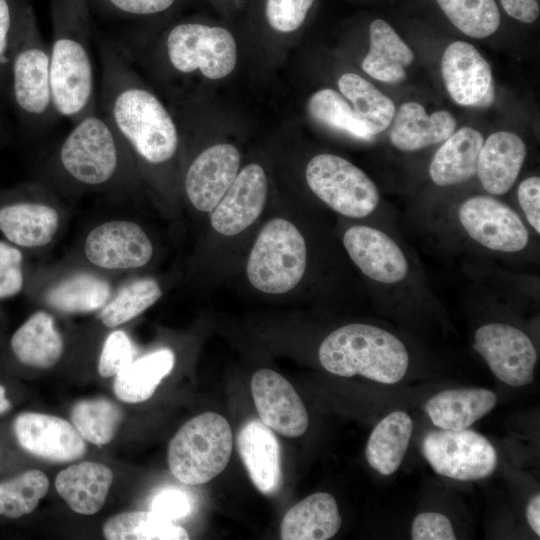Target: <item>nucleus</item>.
Wrapping results in <instances>:
<instances>
[{"instance_id": "obj_1", "label": "nucleus", "mask_w": 540, "mask_h": 540, "mask_svg": "<svg viewBox=\"0 0 540 540\" xmlns=\"http://www.w3.org/2000/svg\"><path fill=\"white\" fill-rule=\"evenodd\" d=\"M101 84L97 105L129 150L150 166L167 164L177 154L176 124L158 97L146 88L126 55L102 43Z\"/></svg>"}, {"instance_id": "obj_2", "label": "nucleus", "mask_w": 540, "mask_h": 540, "mask_svg": "<svg viewBox=\"0 0 540 540\" xmlns=\"http://www.w3.org/2000/svg\"><path fill=\"white\" fill-rule=\"evenodd\" d=\"M50 81L56 114L75 123L97 107L89 47V11L52 1Z\"/></svg>"}, {"instance_id": "obj_3", "label": "nucleus", "mask_w": 540, "mask_h": 540, "mask_svg": "<svg viewBox=\"0 0 540 540\" xmlns=\"http://www.w3.org/2000/svg\"><path fill=\"white\" fill-rule=\"evenodd\" d=\"M8 105L29 129L52 123L56 114L50 81V50L31 5L24 0L15 29L9 67Z\"/></svg>"}, {"instance_id": "obj_4", "label": "nucleus", "mask_w": 540, "mask_h": 540, "mask_svg": "<svg viewBox=\"0 0 540 540\" xmlns=\"http://www.w3.org/2000/svg\"><path fill=\"white\" fill-rule=\"evenodd\" d=\"M318 357L323 368L332 374L360 375L383 384L402 380L409 365L407 349L396 336L362 323L331 332L321 343Z\"/></svg>"}, {"instance_id": "obj_5", "label": "nucleus", "mask_w": 540, "mask_h": 540, "mask_svg": "<svg viewBox=\"0 0 540 540\" xmlns=\"http://www.w3.org/2000/svg\"><path fill=\"white\" fill-rule=\"evenodd\" d=\"M129 148L97 107L73 123L61 143L56 162L63 175L85 187H100L126 168Z\"/></svg>"}, {"instance_id": "obj_6", "label": "nucleus", "mask_w": 540, "mask_h": 540, "mask_svg": "<svg viewBox=\"0 0 540 540\" xmlns=\"http://www.w3.org/2000/svg\"><path fill=\"white\" fill-rule=\"evenodd\" d=\"M307 257L306 241L298 227L284 217H273L262 226L250 249L247 280L263 294L289 293L302 281Z\"/></svg>"}, {"instance_id": "obj_7", "label": "nucleus", "mask_w": 540, "mask_h": 540, "mask_svg": "<svg viewBox=\"0 0 540 540\" xmlns=\"http://www.w3.org/2000/svg\"><path fill=\"white\" fill-rule=\"evenodd\" d=\"M232 446L231 427L223 416L214 412L197 415L170 441V471L184 484H204L226 468Z\"/></svg>"}, {"instance_id": "obj_8", "label": "nucleus", "mask_w": 540, "mask_h": 540, "mask_svg": "<svg viewBox=\"0 0 540 540\" xmlns=\"http://www.w3.org/2000/svg\"><path fill=\"white\" fill-rule=\"evenodd\" d=\"M165 58L171 68L181 74L197 70L209 79L230 74L237 60L236 42L225 28L197 22H181L167 32Z\"/></svg>"}, {"instance_id": "obj_9", "label": "nucleus", "mask_w": 540, "mask_h": 540, "mask_svg": "<svg viewBox=\"0 0 540 540\" xmlns=\"http://www.w3.org/2000/svg\"><path fill=\"white\" fill-rule=\"evenodd\" d=\"M306 182L328 207L349 218H364L378 206L374 182L357 166L333 154H319L307 164Z\"/></svg>"}, {"instance_id": "obj_10", "label": "nucleus", "mask_w": 540, "mask_h": 540, "mask_svg": "<svg viewBox=\"0 0 540 540\" xmlns=\"http://www.w3.org/2000/svg\"><path fill=\"white\" fill-rule=\"evenodd\" d=\"M422 453L433 470L459 481L489 477L497 467V453L490 441L470 429H434L422 440Z\"/></svg>"}, {"instance_id": "obj_11", "label": "nucleus", "mask_w": 540, "mask_h": 540, "mask_svg": "<svg viewBox=\"0 0 540 540\" xmlns=\"http://www.w3.org/2000/svg\"><path fill=\"white\" fill-rule=\"evenodd\" d=\"M473 348L500 381L516 387L533 381L537 353L520 329L502 323L483 325L474 334Z\"/></svg>"}, {"instance_id": "obj_12", "label": "nucleus", "mask_w": 540, "mask_h": 540, "mask_svg": "<svg viewBox=\"0 0 540 540\" xmlns=\"http://www.w3.org/2000/svg\"><path fill=\"white\" fill-rule=\"evenodd\" d=\"M458 218L466 233L488 249L512 253L528 244L529 233L518 214L496 198H468L461 204Z\"/></svg>"}, {"instance_id": "obj_13", "label": "nucleus", "mask_w": 540, "mask_h": 540, "mask_svg": "<svg viewBox=\"0 0 540 540\" xmlns=\"http://www.w3.org/2000/svg\"><path fill=\"white\" fill-rule=\"evenodd\" d=\"M85 255L97 267L109 270L135 269L153 256V244L135 222H105L90 231L84 244Z\"/></svg>"}, {"instance_id": "obj_14", "label": "nucleus", "mask_w": 540, "mask_h": 540, "mask_svg": "<svg viewBox=\"0 0 540 540\" xmlns=\"http://www.w3.org/2000/svg\"><path fill=\"white\" fill-rule=\"evenodd\" d=\"M268 197V179L258 164L242 168L229 189L209 213L212 229L223 236H235L254 224Z\"/></svg>"}, {"instance_id": "obj_15", "label": "nucleus", "mask_w": 540, "mask_h": 540, "mask_svg": "<svg viewBox=\"0 0 540 540\" xmlns=\"http://www.w3.org/2000/svg\"><path fill=\"white\" fill-rule=\"evenodd\" d=\"M251 392L261 422L279 434L295 438L309 424L307 410L293 386L279 373L260 369L251 380Z\"/></svg>"}, {"instance_id": "obj_16", "label": "nucleus", "mask_w": 540, "mask_h": 540, "mask_svg": "<svg viewBox=\"0 0 540 540\" xmlns=\"http://www.w3.org/2000/svg\"><path fill=\"white\" fill-rule=\"evenodd\" d=\"M239 166L240 154L231 144H216L200 152L184 178L185 193L192 206L209 214L235 180Z\"/></svg>"}, {"instance_id": "obj_17", "label": "nucleus", "mask_w": 540, "mask_h": 540, "mask_svg": "<svg viewBox=\"0 0 540 540\" xmlns=\"http://www.w3.org/2000/svg\"><path fill=\"white\" fill-rule=\"evenodd\" d=\"M14 432L23 449L52 462H71L86 453L85 439L68 421L53 415L24 412L14 421Z\"/></svg>"}, {"instance_id": "obj_18", "label": "nucleus", "mask_w": 540, "mask_h": 540, "mask_svg": "<svg viewBox=\"0 0 540 540\" xmlns=\"http://www.w3.org/2000/svg\"><path fill=\"white\" fill-rule=\"evenodd\" d=\"M349 257L364 275L384 284L402 281L408 273L406 257L386 233L367 225H353L343 235Z\"/></svg>"}, {"instance_id": "obj_19", "label": "nucleus", "mask_w": 540, "mask_h": 540, "mask_svg": "<svg viewBox=\"0 0 540 540\" xmlns=\"http://www.w3.org/2000/svg\"><path fill=\"white\" fill-rule=\"evenodd\" d=\"M441 72L449 95L460 105L480 104L492 87L490 65L467 42L456 41L446 48Z\"/></svg>"}, {"instance_id": "obj_20", "label": "nucleus", "mask_w": 540, "mask_h": 540, "mask_svg": "<svg viewBox=\"0 0 540 540\" xmlns=\"http://www.w3.org/2000/svg\"><path fill=\"white\" fill-rule=\"evenodd\" d=\"M236 443L255 487L265 495L276 493L281 482L280 446L271 428L250 420L240 428Z\"/></svg>"}, {"instance_id": "obj_21", "label": "nucleus", "mask_w": 540, "mask_h": 540, "mask_svg": "<svg viewBox=\"0 0 540 540\" xmlns=\"http://www.w3.org/2000/svg\"><path fill=\"white\" fill-rule=\"evenodd\" d=\"M527 148L515 133L499 131L491 134L479 153L477 174L483 188L492 195H502L514 185Z\"/></svg>"}, {"instance_id": "obj_22", "label": "nucleus", "mask_w": 540, "mask_h": 540, "mask_svg": "<svg viewBox=\"0 0 540 540\" xmlns=\"http://www.w3.org/2000/svg\"><path fill=\"white\" fill-rule=\"evenodd\" d=\"M455 128L450 112L439 110L428 115L419 103L406 102L393 117L389 137L397 149L412 152L445 141Z\"/></svg>"}, {"instance_id": "obj_23", "label": "nucleus", "mask_w": 540, "mask_h": 540, "mask_svg": "<svg viewBox=\"0 0 540 540\" xmlns=\"http://www.w3.org/2000/svg\"><path fill=\"white\" fill-rule=\"evenodd\" d=\"M59 225L55 208L34 201H14L0 207V231L17 247L48 244Z\"/></svg>"}, {"instance_id": "obj_24", "label": "nucleus", "mask_w": 540, "mask_h": 540, "mask_svg": "<svg viewBox=\"0 0 540 540\" xmlns=\"http://www.w3.org/2000/svg\"><path fill=\"white\" fill-rule=\"evenodd\" d=\"M112 482L113 473L109 467L85 461L59 472L55 487L74 512L92 515L102 508Z\"/></svg>"}, {"instance_id": "obj_25", "label": "nucleus", "mask_w": 540, "mask_h": 540, "mask_svg": "<svg viewBox=\"0 0 540 540\" xmlns=\"http://www.w3.org/2000/svg\"><path fill=\"white\" fill-rule=\"evenodd\" d=\"M342 519L335 498L325 492L311 494L291 507L280 525L283 540H327L337 534Z\"/></svg>"}, {"instance_id": "obj_26", "label": "nucleus", "mask_w": 540, "mask_h": 540, "mask_svg": "<svg viewBox=\"0 0 540 540\" xmlns=\"http://www.w3.org/2000/svg\"><path fill=\"white\" fill-rule=\"evenodd\" d=\"M496 403L497 397L491 390L456 388L435 394L424 409L436 427L462 430L488 414Z\"/></svg>"}, {"instance_id": "obj_27", "label": "nucleus", "mask_w": 540, "mask_h": 540, "mask_svg": "<svg viewBox=\"0 0 540 540\" xmlns=\"http://www.w3.org/2000/svg\"><path fill=\"white\" fill-rule=\"evenodd\" d=\"M483 142L482 134L471 127L453 132L430 163L432 181L445 187L463 183L474 176Z\"/></svg>"}, {"instance_id": "obj_28", "label": "nucleus", "mask_w": 540, "mask_h": 540, "mask_svg": "<svg viewBox=\"0 0 540 540\" xmlns=\"http://www.w3.org/2000/svg\"><path fill=\"white\" fill-rule=\"evenodd\" d=\"M370 48L362 69L372 78L390 84L406 77L414 54L395 30L384 20L376 19L369 27Z\"/></svg>"}, {"instance_id": "obj_29", "label": "nucleus", "mask_w": 540, "mask_h": 540, "mask_svg": "<svg viewBox=\"0 0 540 540\" xmlns=\"http://www.w3.org/2000/svg\"><path fill=\"white\" fill-rule=\"evenodd\" d=\"M11 349L25 365L49 368L63 353V340L53 317L44 311L30 316L13 334Z\"/></svg>"}, {"instance_id": "obj_30", "label": "nucleus", "mask_w": 540, "mask_h": 540, "mask_svg": "<svg viewBox=\"0 0 540 540\" xmlns=\"http://www.w3.org/2000/svg\"><path fill=\"white\" fill-rule=\"evenodd\" d=\"M413 432L411 417L394 411L384 417L371 432L365 456L369 465L382 475L393 474L401 465Z\"/></svg>"}, {"instance_id": "obj_31", "label": "nucleus", "mask_w": 540, "mask_h": 540, "mask_svg": "<svg viewBox=\"0 0 540 540\" xmlns=\"http://www.w3.org/2000/svg\"><path fill=\"white\" fill-rule=\"evenodd\" d=\"M175 357L170 349H159L133 360L114 380V393L126 403L148 400L161 380L173 369Z\"/></svg>"}, {"instance_id": "obj_32", "label": "nucleus", "mask_w": 540, "mask_h": 540, "mask_svg": "<svg viewBox=\"0 0 540 540\" xmlns=\"http://www.w3.org/2000/svg\"><path fill=\"white\" fill-rule=\"evenodd\" d=\"M338 87L372 136L388 128L395 115V105L372 83L357 74L345 73L339 78Z\"/></svg>"}, {"instance_id": "obj_33", "label": "nucleus", "mask_w": 540, "mask_h": 540, "mask_svg": "<svg viewBox=\"0 0 540 540\" xmlns=\"http://www.w3.org/2000/svg\"><path fill=\"white\" fill-rule=\"evenodd\" d=\"M108 540H187V531L153 511L117 514L103 526Z\"/></svg>"}, {"instance_id": "obj_34", "label": "nucleus", "mask_w": 540, "mask_h": 540, "mask_svg": "<svg viewBox=\"0 0 540 540\" xmlns=\"http://www.w3.org/2000/svg\"><path fill=\"white\" fill-rule=\"evenodd\" d=\"M110 294L107 281L90 274H79L51 288L46 301L62 312L86 313L102 308Z\"/></svg>"}, {"instance_id": "obj_35", "label": "nucleus", "mask_w": 540, "mask_h": 540, "mask_svg": "<svg viewBox=\"0 0 540 540\" xmlns=\"http://www.w3.org/2000/svg\"><path fill=\"white\" fill-rule=\"evenodd\" d=\"M71 419L86 441L101 446L114 438L123 412L118 405L105 398L81 400L73 406Z\"/></svg>"}, {"instance_id": "obj_36", "label": "nucleus", "mask_w": 540, "mask_h": 540, "mask_svg": "<svg viewBox=\"0 0 540 540\" xmlns=\"http://www.w3.org/2000/svg\"><path fill=\"white\" fill-rule=\"evenodd\" d=\"M451 23L473 38L493 34L500 24V13L495 0H437Z\"/></svg>"}, {"instance_id": "obj_37", "label": "nucleus", "mask_w": 540, "mask_h": 540, "mask_svg": "<svg viewBox=\"0 0 540 540\" xmlns=\"http://www.w3.org/2000/svg\"><path fill=\"white\" fill-rule=\"evenodd\" d=\"M161 296L162 289L157 281L136 280L124 287L112 301L103 306L100 319L107 327L119 326L144 312Z\"/></svg>"}, {"instance_id": "obj_38", "label": "nucleus", "mask_w": 540, "mask_h": 540, "mask_svg": "<svg viewBox=\"0 0 540 540\" xmlns=\"http://www.w3.org/2000/svg\"><path fill=\"white\" fill-rule=\"evenodd\" d=\"M49 489V480L40 470H29L0 483V515L19 518L31 513Z\"/></svg>"}, {"instance_id": "obj_39", "label": "nucleus", "mask_w": 540, "mask_h": 540, "mask_svg": "<svg viewBox=\"0 0 540 540\" xmlns=\"http://www.w3.org/2000/svg\"><path fill=\"white\" fill-rule=\"evenodd\" d=\"M308 110L312 118L324 125L360 139L372 138L353 108L335 90L326 88L317 91L309 100Z\"/></svg>"}, {"instance_id": "obj_40", "label": "nucleus", "mask_w": 540, "mask_h": 540, "mask_svg": "<svg viewBox=\"0 0 540 540\" xmlns=\"http://www.w3.org/2000/svg\"><path fill=\"white\" fill-rule=\"evenodd\" d=\"M23 1L0 0V102L5 104H8L13 39Z\"/></svg>"}, {"instance_id": "obj_41", "label": "nucleus", "mask_w": 540, "mask_h": 540, "mask_svg": "<svg viewBox=\"0 0 540 540\" xmlns=\"http://www.w3.org/2000/svg\"><path fill=\"white\" fill-rule=\"evenodd\" d=\"M177 0H88L104 13L123 20L159 15L172 9ZM89 10V9H88Z\"/></svg>"}, {"instance_id": "obj_42", "label": "nucleus", "mask_w": 540, "mask_h": 540, "mask_svg": "<svg viewBox=\"0 0 540 540\" xmlns=\"http://www.w3.org/2000/svg\"><path fill=\"white\" fill-rule=\"evenodd\" d=\"M135 355L133 344L124 331L112 332L105 340L98 362L103 377L116 376L126 368Z\"/></svg>"}, {"instance_id": "obj_43", "label": "nucleus", "mask_w": 540, "mask_h": 540, "mask_svg": "<svg viewBox=\"0 0 540 540\" xmlns=\"http://www.w3.org/2000/svg\"><path fill=\"white\" fill-rule=\"evenodd\" d=\"M314 0H267L266 17L279 32L297 30L304 22Z\"/></svg>"}, {"instance_id": "obj_44", "label": "nucleus", "mask_w": 540, "mask_h": 540, "mask_svg": "<svg viewBox=\"0 0 540 540\" xmlns=\"http://www.w3.org/2000/svg\"><path fill=\"white\" fill-rule=\"evenodd\" d=\"M22 260L17 246L0 241V300L21 292L24 283Z\"/></svg>"}, {"instance_id": "obj_45", "label": "nucleus", "mask_w": 540, "mask_h": 540, "mask_svg": "<svg viewBox=\"0 0 540 540\" xmlns=\"http://www.w3.org/2000/svg\"><path fill=\"white\" fill-rule=\"evenodd\" d=\"M413 540H454L456 538L451 521L439 512H424L412 523Z\"/></svg>"}, {"instance_id": "obj_46", "label": "nucleus", "mask_w": 540, "mask_h": 540, "mask_svg": "<svg viewBox=\"0 0 540 540\" xmlns=\"http://www.w3.org/2000/svg\"><path fill=\"white\" fill-rule=\"evenodd\" d=\"M151 511L170 521L186 517L191 511V501L182 491L166 489L155 496Z\"/></svg>"}, {"instance_id": "obj_47", "label": "nucleus", "mask_w": 540, "mask_h": 540, "mask_svg": "<svg viewBox=\"0 0 540 540\" xmlns=\"http://www.w3.org/2000/svg\"><path fill=\"white\" fill-rule=\"evenodd\" d=\"M519 204L532 228L540 233V178L524 179L517 190Z\"/></svg>"}, {"instance_id": "obj_48", "label": "nucleus", "mask_w": 540, "mask_h": 540, "mask_svg": "<svg viewBox=\"0 0 540 540\" xmlns=\"http://www.w3.org/2000/svg\"><path fill=\"white\" fill-rule=\"evenodd\" d=\"M505 12L523 23H532L539 16L537 0H500Z\"/></svg>"}, {"instance_id": "obj_49", "label": "nucleus", "mask_w": 540, "mask_h": 540, "mask_svg": "<svg viewBox=\"0 0 540 540\" xmlns=\"http://www.w3.org/2000/svg\"><path fill=\"white\" fill-rule=\"evenodd\" d=\"M540 496L539 494L534 495L526 506V519L536 533L540 535Z\"/></svg>"}, {"instance_id": "obj_50", "label": "nucleus", "mask_w": 540, "mask_h": 540, "mask_svg": "<svg viewBox=\"0 0 540 540\" xmlns=\"http://www.w3.org/2000/svg\"><path fill=\"white\" fill-rule=\"evenodd\" d=\"M11 408L10 401L6 398L5 388L0 383V414L6 413Z\"/></svg>"}, {"instance_id": "obj_51", "label": "nucleus", "mask_w": 540, "mask_h": 540, "mask_svg": "<svg viewBox=\"0 0 540 540\" xmlns=\"http://www.w3.org/2000/svg\"><path fill=\"white\" fill-rule=\"evenodd\" d=\"M8 124L0 111V143H2L8 136Z\"/></svg>"}, {"instance_id": "obj_52", "label": "nucleus", "mask_w": 540, "mask_h": 540, "mask_svg": "<svg viewBox=\"0 0 540 540\" xmlns=\"http://www.w3.org/2000/svg\"><path fill=\"white\" fill-rule=\"evenodd\" d=\"M79 8L88 10V0H68ZM89 11V10H88Z\"/></svg>"}]
</instances>
